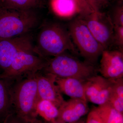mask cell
I'll list each match as a JSON object with an SVG mask.
<instances>
[{
  "instance_id": "cb8c5ba5",
  "label": "cell",
  "mask_w": 123,
  "mask_h": 123,
  "mask_svg": "<svg viewBox=\"0 0 123 123\" xmlns=\"http://www.w3.org/2000/svg\"><path fill=\"white\" fill-rule=\"evenodd\" d=\"M86 123H104L94 108L89 113Z\"/></svg>"
},
{
  "instance_id": "ac0fdd59",
  "label": "cell",
  "mask_w": 123,
  "mask_h": 123,
  "mask_svg": "<svg viewBox=\"0 0 123 123\" xmlns=\"http://www.w3.org/2000/svg\"><path fill=\"white\" fill-rule=\"evenodd\" d=\"M38 115L47 122L55 120L58 116V108L50 101L41 99L38 101L36 106Z\"/></svg>"
},
{
  "instance_id": "9a60e30c",
  "label": "cell",
  "mask_w": 123,
  "mask_h": 123,
  "mask_svg": "<svg viewBox=\"0 0 123 123\" xmlns=\"http://www.w3.org/2000/svg\"><path fill=\"white\" fill-rule=\"evenodd\" d=\"M53 12L61 17L69 18L77 13L80 14L77 5L73 0H51Z\"/></svg>"
},
{
  "instance_id": "f1b7e54d",
  "label": "cell",
  "mask_w": 123,
  "mask_h": 123,
  "mask_svg": "<svg viewBox=\"0 0 123 123\" xmlns=\"http://www.w3.org/2000/svg\"><path fill=\"white\" fill-rule=\"evenodd\" d=\"M91 1H92V0H90Z\"/></svg>"
},
{
  "instance_id": "5b68a950",
  "label": "cell",
  "mask_w": 123,
  "mask_h": 123,
  "mask_svg": "<svg viewBox=\"0 0 123 123\" xmlns=\"http://www.w3.org/2000/svg\"><path fill=\"white\" fill-rule=\"evenodd\" d=\"M68 30L73 43L85 61L95 65L104 49L92 35L79 16L71 20Z\"/></svg>"
},
{
  "instance_id": "7c38bea8",
  "label": "cell",
  "mask_w": 123,
  "mask_h": 123,
  "mask_svg": "<svg viewBox=\"0 0 123 123\" xmlns=\"http://www.w3.org/2000/svg\"><path fill=\"white\" fill-rule=\"evenodd\" d=\"M58 109L56 120L63 123H70L80 119L89 111L87 101L70 98L65 101Z\"/></svg>"
},
{
  "instance_id": "5bb4252c",
  "label": "cell",
  "mask_w": 123,
  "mask_h": 123,
  "mask_svg": "<svg viewBox=\"0 0 123 123\" xmlns=\"http://www.w3.org/2000/svg\"><path fill=\"white\" fill-rule=\"evenodd\" d=\"M13 81L0 77V121L13 111L11 88Z\"/></svg>"
},
{
  "instance_id": "8992f818",
  "label": "cell",
  "mask_w": 123,
  "mask_h": 123,
  "mask_svg": "<svg viewBox=\"0 0 123 123\" xmlns=\"http://www.w3.org/2000/svg\"><path fill=\"white\" fill-rule=\"evenodd\" d=\"M48 59L39 56L33 50L21 51L15 55L8 68L0 74V77L13 81L20 80L22 77L43 70Z\"/></svg>"
},
{
  "instance_id": "d4e9b609",
  "label": "cell",
  "mask_w": 123,
  "mask_h": 123,
  "mask_svg": "<svg viewBox=\"0 0 123 123\" xmlns=\"http://www.w3.org/2000/svg\"><path fill=\"white\" fill-rule=\"evenodd\" d=\"M94 4L98 8V5L101 4H104L107 2L108 0H91Z\"/></svg>"
},
{
  "instance_id": "3957f363",
  "label": "cell",
  "mask_w": 123,
  "mask_h": 123,
  "mask_svg": "<svg viewBox=\"0 0 123 123\" xmlns=\"http://www.w3.org/2000/svg\"><path fill=\"white\" fill-rule=\"evenodd\" d=\"M17 81L11 88L13 111L18 116L30 122L38 116L36 106L39 98L35 74Z\"/></svg>"
},
{
  "instance_id": "7a4b0ae2",
  "label": "cell",
  "mask_w": 123,
  "mask_h": 123,
  "mask_svg": "<svg viewBox=\"0 0 123 123\" xmlns=\"http://www.w3.org/2000/svg\"><path fill=\"white\" fill-rule=\"evenodd\" d=\"M33 10L0 8V40L30 33L39 24Z\"/></svg>"
},
{
  "instance_id": "4fadbf2b",
  "label": "cell",
  "mask_w": 123,
  "mask_h": 123,
  "mask_svg": "<svg viewBox=\"0 0 123 123\" xmlns=\"http://www.w3.org/2000/svg\"><path fill=\"white\" fill-rule=\"evenodd\" d=\"M86 81L74 78L56 77L55 82L61 93L70 98H76L87 101L85 91Z\"/></svg>"
},
{
  "instance_id": "ffe728a7",
  "label": "cell",
  "mask_w": 123,
  "mask_h": 123,
  "mask_svg": "<svg viewBox=\"0 0 123 123\" xmlns=\"http://www.w3.org/2000/svg\"><path fill=\"white\" fill-rule=\"evenodd\" d=\"M77 5L80 11V16L87 15L96 10L98 7L90 0H73Z\"/></svg>"
},
{
  "instance_id": "44dd1931",
  "label": "cell",
  "mask_w": 123,
  "mask_h": 123,
  "mask_svg": "<svg viewBox=\"0 0 123 123\" xmlns=\"http://www.w3.org/2000/svg\"><path fill=\"white\" fill-rule=\"evenodd\" d=\"M114 26H123V6L118 5L108 15Z\"/></svg>"
},
{
  "instance_id": "e0dca14e",
  "label": "cell",
  "mask_w": 123,
  "mask_h": 123,
  "mask_svg": "<svg viewBox=\"0 0 123 123\" xmlns=\"http://www.w3.org/2000/svg\"><path fill=\"white\" fill-rule=\"evenodd\" d=\"M112 90L107 102L119 112H123V79H112Z\"/></svg>"
},
{
  "instance_id": "4316f807",
  "label": "cell",
  "mask_w": 123,
  "mask_h": 123,
  "mask_svg": "<svg viewBox=\"0 0 123 123\" xmlns=\"http://www.w3.org/2000/svg\"><path fill=\"white\" fill-rule=\"evenodd\" d=\"M61 123V122H60V121H57L56 120H54L53 121H50V122H47L46 121V123Z\"/></svg>"
},
{
  "instance_id": "2e32d148",
  "label": "cell",
  "mask_w": 123,
  "mask_h": 123,
  "mask_svg": "<svg viewBox=\"0 0 123 123\" xmlns=\"http://www.w3.org/2000/svg\"><path fill=\"white\" fill-rule=\"evenodd\" d=\"M94 108L104 123H123V113L119 112L108 102Z\"/></svg>"
},
{
  "instance_id": "277c9868",
  "label": "cell",
  "mask_w": 123,
  "mask_h": 123,
  "mask_svg": "<svg viewBox=\"0 0 123 123\" xmlns=\"http://www.w3.org/2000/svg\"><path fill=\"white\" fill-rule=\"evenodd\" d=\"M43 72L60 78H74L86 81L97 75L95 65L81 61L66 52L48 58Z\"/></svg>"
},
{
  "instance_id": "d6986e66",
  "label": "cell",
  "mask_w": 123,
  "mask_h": 123,
  "mask_svg": "<svg viewBox=\"0 0 123 123\" xmlns=\"http://www.w3.org/2000/svg\"><path fill=\"white\" fill-rule=\"evenodd\" d=\"M2 7L18 10H33L40 7L42 0H0Z\"/></svg>"
},
{
  "instance_id": "83f0119b",
  "label": "cell",
  "mask_w": 123,
  "mask_h": 123,
  "mask_svg": "<svg viewBox=\"0 0 123 123\" xmlns=\"http://www.w3.org/2000/svg\"><path fill=\"white\" fill-rule=\"evenodd\" d=\"M70 123H85L84 120L79 119V120H78V121Z\"/></svg>"
},
{
  "instance_id": "ba28073f",
  "label": "cell",
  "mask_w": 123,
  "mask_h": 123,
  "mask_svg": "<svg viewBox=\"0 0 123 123\" xmlns=\"http://www.w3.org/2000/svg\"><path fill=\"white\" fill-rule=\"evenodd\" d=\"M33 37L30 33L0 40V68L7 70L18 52L33 50Z\"/></svg>"
},
{
  "instance_id": "52a82bcc",
  "label": "cell",
  "mask_w": 123,
  "mask_h": 123,
  "mask_svg": "<svg viewBox=\"0 0 123 123\" xmlns=\"http://www.w3.org/2000/svg\"><path fill=\"white\" fill-rule=\"evenodd\" d=\"M79 16L104 50L113 45L114 26L108 15L97 10Z\"/></svg>"
},
{
  "instance_id": "8fae6325",
  "label": "cell",
  "mask_w": 123,
  "mask_h": 123,
  "mask_svg": "<svg viewBox=\"0 0 123 123\" xmlns=\"http://www.w3.org/2000/svg\"><path fill=\"white\" fill-rule=\"evenodd\" d=\"M39 100H47L59 108L65 101L55 82V76L43 73L35 74ZM38 100V101H39Z\"/></svg>"
},
{
  "instance_id": "30bf717a",
  "label": "cell",
  "mask_w": 123,
  "mask_h": 123,
  "mask_svg": "<svg viewBox=\"0 0 123 123\" xmlns=\"http://www.w3.org/2000/svg\"><path fill=\"white\" fill-rule=\"evenodd\" d=\"M98 71L102 76L109 79L123 77V51L121 50H104Z\"/></svg>"
},
{
  "instance_id": "7402d4cb",
  "label": "cell",
  "mask_w": 123,
  "mask_h": 123,
  "mask_svg": "<svg viewBox=\"0 0 123 123\" xmlns=\"http://www.w3.org/2000/svg\"><path fill=\"white\" fill-rule=\"evenodd\" d=\"M115 44L123 51V26H114L113 44Z\"/></svg>"
},
{
  "instance_id": "484cf974",
  "label": "cell",
  "mask_w": 123,
  "mask_h": 123,
  "mask_svg": "<svg viewBox=\"0 0 123 123\" xmlns=\"http://www.w3.org/2000/svg\"><path fill=\"white\" fill-rule=\"evenodd\" d=\"M29 123H44L40 120L39 119L36 118L34 119L32 121H31Z\"/></svg>"
},
{
  "instance_id": "603a6c76",
  "label": "cell",
  "mask_w": 123,
  "mask_h": 123,
  "mask_svg": "<svg viewBox=\"0 0 123 123\" xmlns=\"http://www.w3.org/2000/svg\"><path fill=\"white\" fill-rule=\"evenodd\" d=\"M24 119L18 116L14 111L11 112L4 119L2 123H29Z\"/></svg>"
},
{
  "instance_id": "6da1fadb",
  "label": "cell",
  "mask_w": 123,
  "mask_h": 123,
  "mask_svg": "<svg viewBox=\"0 0 123 123\" xmlns=\"http://www.w3.org/2000/svg\"><path fill=\"white\" fill-rule=\"evenodd\" d=\"M67 51L77 52L68 29L57 23L46 24L42 28L33 49L36 55L44 58L54 57Z\"/></svg>"
},
{
  "instance_id": "9c48e42d",
  "label": "cell",
  "mask_w": 123,
  "mask_h": 123,
  "mask_svg": "<svg viewBox=\"0 0 123 123\" xmlns=\"http://www.w3.org/2000/svg\"><path fill=\"white\" fill-rule=\"evenodd\" d=\"M112 79L97 75L86 81L85 91L87 101L99 105L107 102L112 90Z\"/></svg>"
}]
</instances>
